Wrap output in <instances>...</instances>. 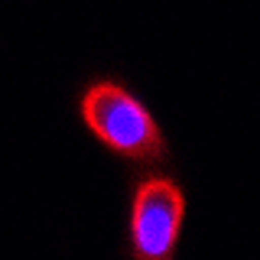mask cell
<instances>
[{
	"label": "cell",
	"instance_id": "obj_2",
	"mask_svg": "<svg viewBox=\"0 0 260 260\" xmlns=\"http://www.w3.org/2000/svg\"><path fill=\"white\" fill-rule=\"evenodd\" d=\"M185 199L173 179H146L130 208V244L143 260H166L179 244Z\"/></svg>",
	"mask_w": 260,
	"mask_h": 260
},
{
	"label": "cell",
	"instance_id": "obj_1",
	"mask_svg": "<svg viewBox=\"0 0 260 260\" xmlns=\"http://www.w3.org/2000/svg\"><path fill=\"white\" fill-rule=\"evenodd\" d=\"M81 117L108 150L127 159L153 162L166 153L162 134L150 111L114 81H98L88 88L81 98Z\"/></svg>",
	"mask_w": 260,
	"mask_h": 260
}]
</instances>
